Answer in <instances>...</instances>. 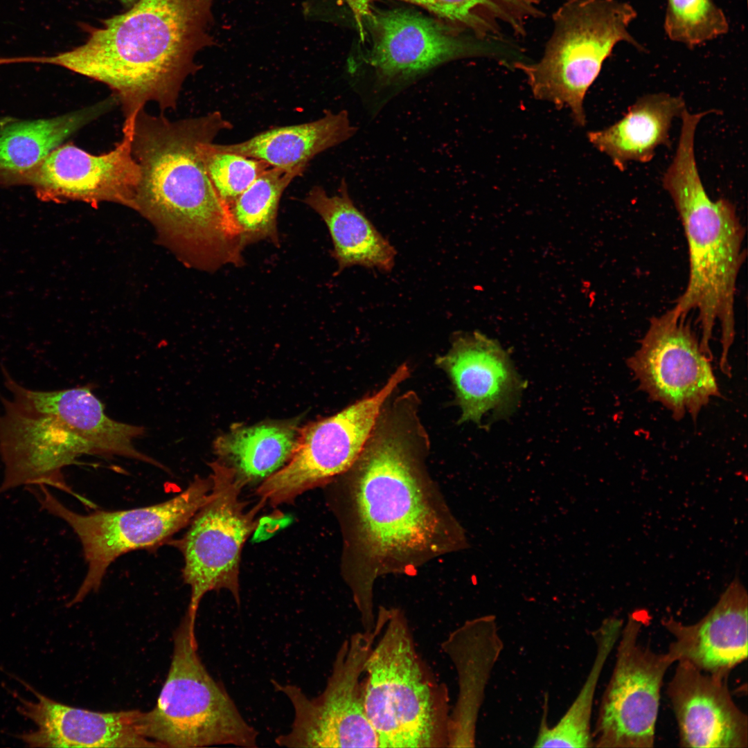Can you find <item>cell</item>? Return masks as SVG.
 <instances>
[{
    "instance_id": "obj_12",
    "label": "cell",
    "mask_w": 748,
    "mask_h": 748,
    "mask_svg": "<svg viewBox=\"0 0 748 748\" xmlns=\"http://www.w3.org/2000/svg\"><path fill=\"white\" fill-rule=\"evenodd\" d=\"M359 35L362 42L369 39L362 63L371 71L368 94L376 107L432 69L484 51L451 26L401 9L380 10L372 6Z\"/></svg>"
},
{
    "instance_id": "obj_20",
    "label": "cell",
    "mask_w": 748,
    "mask_h": 748,
    "mask_svg": "<svg viewBox=\"0 0 748 748\" xmlns=\"http://www.w3.org/2000/svg\"><path fill=\"white\" fill-rule=\"evenodd\" d=\"M37 697H19L17 709L35 725L18 736L30 747H159L139 729V710L96 712L54 701L22 682Z\"/></svg>"
},
{
    "instance_id": "obj_26",
    "label": "cell",
    "mask_w": 748,
    "mask_h": 748,
    "mask_svg": "<svg viewBox=\"0 0 748 748\" xmlns=\"http://www.w3.org/2000/svg\"><path fill=\"white\" fill-rule=\"evenodd\" d=\"M359 33L362 20L377 0H344ZM420 6L449 23L459 34L491 44L526 33L531 20L542 15L543 0H402Z\"/></svg>"
},
{
    "instance_id": "obj_14",
    "label": "cell",
    "mask_w": 748,
    "mask_h": 748,
    "mask_svg": "<svg viewBox=\"0 0 748 748\" xmlns=\"http://www.w3.org/2000/svg\"><path fill=\"white\" fill-rule=\"evenodd\" d=\"M648 617L634 612L623 623L614 669L603 692L593 747L650 748L654 746L661 689L674 663L639 642Z\"/></svg>"
},
{
    "instance_id": "obj_32",
    "label": "cell",
    "mask_w": 748,
    "mask_h": 748,
    "mask_svg": "<svg viewBox=\"0 0 748 748\" xmlns=\"http://www.w3.org/2000/svg\"><path fill=\"white\" fill-rule=\"evenodd\" d=\"M213 143L201 145V157L217 193L230 206L270 166L259 159L217 150Z\"/></svg>"
},
{
    "instance_id": "obj_18",
    "label": "cell",
    "mask_w": 748,
    "mask_h": 748,
    "mask_svg": "<svg viewBox=\"0 0 748 748\" xmlns=\"http://www.w3.org/2000/svg\"><path fill=\"white\" fill-rule=\"evenodd\" d=\"M667 693L682 747L747 748V715L736 705L729 675L677 662Z\"/></svg>"
},
{
    "instance_id": "obj_11",
    "label": "cell",
    "mask_w": 748,
    "mask_h": 748,
    "mask_svg": "<svg viewBox=\"0 0 748 748\" xmlns=\"http://www.w3.org/2000/svg\"><path fill=\"white\" fill-rule=\"evenodd\" d=\"M353 634L339 648L323 691L309 697L294 684L272 681L289 699L294 719L289 732L275 738L284 747H380L364 710L360 678L380 631Z\"/></svg>"
},
{
    "instance_id": "obj_21",
    "label": "cell",
    "mask_w": 748,
    "mask_h": 748,
    "mask_svg": "<svg viewBox=\"0 0 748 748\" xmlns=\"http://www.w3.org/2000/svg\"><path fill=\"white\" fill-rule=\"evenodd\" d=\"M442 650L453 664L458 693L447 724L450 747H474L480 710L493 669L504 650L495 616L465 621L449 633Z\"/></svg>"
},
{
    "instance_id": "obj_10",
    "label": "cell",
    "mask_w": 748,
    "mask_h": 748,
    "mask_svg": "<svg viewBox=\"0 0 748 748\" xmlns=\"http://www.w3.org/2000/svg\"><path fill=\"white\" fill-rule=\"evenodd\" d=\"M409 374L404 364L374 394L300 428L291 458L258 485L256 495L274 507L292 504L347 472L370 438L387 399Z\"/></svg>"
},
{
    "instance_id": "obj_25",
    "label": "cell",
    "mask_w": 748,
    "mask_h": 748,
    "mask_svg": "<svg viewBox=\"0 0 748 748\" xmlns=\"http://www.w3.org/2000/svg\"><path fill=\"white\" fill-rule=\"evenodd\" d=\"M684 109L681 96L647 94L630 106L621 119L604 129L589 132L587 137L616 168L623 171L630 161H650L659 146L670 144L672 122Z\"/></svg>"
},
{
    "instance_id": "obj_16",
    "label": "cell",
    "mask_w": 748,
    "mask_h": 748,
    "mask_svg": "<svg viewBox=\"0 0 748 748\" xmlns=\"http://www.w3.org/2000/svg\"><path fill=\"white\" fill-rule=\"evenodd\" d=\"M135 114L125 117L123 138L109 152L96 155L72 144L60 145L24 177L55 197L93 205L111 202L133 208L141 179L132 153Z\"/></svg>"
},
{
    "instance_id": "obj_30",
    "label": "cell",
    "mask_w": 748,
    "mask_h": 748,
    "mask_svg": "<svg viewBox=\"0 0 748 748\" xmlns=\"http://www.w3.org/2000/svg\"><path fill=\"white\" fill-rule=\"evenodd\" d=\"M298 176L269 168L230 205L242 246L261 240L279 244L277 215L281 196Z\"/></svg>"
},
{
    "instance_id": "obj_23",
    "label": "cell",
    "mask_w": 748,
    "mask_h": 748,
    "mask_svg": "<svg viewBox=\"0 0 748 748\" xmlns=\"http://www.w3.org/2000/svg\"><path fill=\"white\" fill-rule=\"evenodd\" d=\"M357 127L346 110L324 112L319 118L301 124L276 127L245 141L213 143L215 148L259 159L271 168L301 176L319 154L352 138Z\"/></svg>"
},
{
    "instance_id": "obj_6",
    "label": "cell",
    "mask_w": 748,
    "mask_h": 748,
    "mask_svg": "<svg viewBox=\"0 0 748 748\" xmlns=\"http://www.w3.org/2000/svg\"><path fill=\"white\" fill-rule=\"evenodd\" d=\"M139 728L159 747L258 746V731L203 664L195 623L187 614L175 632L170 669L157 704L141 711Z\"/></svg>"
},
{
    "instance_id": "obj_1",
    "label": "cell",
    "mask_w": 748,
    "mask_h": 748,
    "mask_svg": "<svg viewBox=\"0 0 748 748\" xmlns=\"http://www.w3.org/2000/svg\"><path fill=\"white\" fill-rule=\"evenodd\" d=\"M398 399L382 411L342 488H334L344 536L343 567L355 559L364 568L371 600L378 575L411 570L467 544L423 470L428 442L416 403Z\"/></svg>"
},
{
    "instance_id": "obj_8",
    "label": "cell",
    "mask_w": 748,
    "mask_h": 748,
    "mask_svg": "<svg viewBox=\"0 0 748 748\" xmlns=\"http://www.w3.org/2000/svg\"><path fill=\"white\" fill-rule=\"evenodd\" d=\"M211 486L210 476H197L185 490L168 501L125 510L82 515L66 507L46 485L28 486L41 509L65 521L81 542L87 571L69 605L98 590L108 567L118 557L166 543L188 526L208 499Z\"/></svg>"
},
{
    "instance_id": "obj_15",
    "label": "cell",
    "mask_w": 748,
    "mask_h": 748,
    "mask_svg": "<svg viewBox=\"0 0 748 748\" xmlns=\"http://www.w3.org/2000/svg\"><path fill=\"white\" fill-rule=\"evenodd\" d=\"M0 456L4 477L0 495L21 485L44 484L73 493L64 467L91 454L88 444L55 416L1 398Z\"/></svg>"
},
{
    "instance_id": "obj_19",
    "label": "cell",
    "mask_w": 748,
    "mask_h": 748,
    "mask_svg": "<svg viewBox=\"0 0 748 748\" xmlns=\"http://www.w3.org/2000/svg\"><path fill=\"white\" fill-rule=\"evenodd\" d=\"M673 636L666 652L673 663L686 662L709 673L729 675L747 658L748 596L736 577L715 605L698 621H662Z\"/></svg>"
},
{
    "instance_id": "obj_24",
    "label": "cell",
    "mask_w": 748,
    "mask_h": 748,
    "mask_svg": "<svg viewBox=\"0 0 748 748\" xmlns=\"http://www.w3.org/2000/svg\"><path fill=\"white\" fill-rule=\"evenodd\" d=\"M323 220L332 238V256L339 274L353 266L389 272L396 250L354 204L343 178L337 193L328 195L321 186H313L303 199Z\"/></svg>"
},
{
    "instance_id": "obj_29",
    "label": "cell",
    "mask_w": 748,
    "mask_h": 748,
    "mask_svg": "<svg viewBox=\"0 0 748 748\" xmlns=\"http://www.w3.org/2000/svg\"><path fill=\"white\" fill-rule=\"evenodd\" d=\"M623 621L616 616L605 618L594 632L596 654L582 687L572 703L553 726L544 711L533 747H593L591 715L596 690L607 660L617 643Z\"/></svg>"
},
{
    "instance_id": "obj_27",
    "label": "cell",
    "mask_w": 748,
    "mask_h": 748,
    "mask_svg": "<svg viewBox=\"0 0 748 748\" xmlns=\"http://www.w3.org/2000/svg\"><path fill=\"white\" fill-rule=\"evenodd\" d=\"M118 104L112 94L60 116L17 121L0 126V177L27 174L67 138Z\"/></svg>"
},
{
    "instance_id": "obj_13",
    "label": "cell",
    "mask_w": 748,
    "mask_h": 748,
    "mask_svg": "<svg viewBox=\"0 0 748 748\" xmlns=\"http://www.w3.org/2000/svg\"><path fill=\"white\" fill-rule=\"evenodd\" d=\"M710 359L688 314L673 306L652 317L627 365L638 387L662 404L676 420L695 421L711 399L720 395Z\"/></svg>"
},
{
    "instance_id": "obj_33",
    "label": "cell",
    "mask_w": 748,
    "mask_h": 748,
    "mask_svg": "<svg viewBox=\"0 0 748 748\" xmlns=\"http://www.w3.org/2000/svg\"><path fill=\"white\" fill-rule=\"evenodd\" d=\"M122 3L127 5H133L136 0H120Z\"/></svg>"
},
{
    "instance_id": "obj_4",
    "label": "cell",
    "mask_w": 748,
    "mask_h": 748,
    "mask_svg": "<svg viewBox=\"0 0 748 748\" xmlns=\"http://www.w3.org/2000/svg\"><path fill=\"white\" fill-rule=\"evenodd\" d=\"M695 123H682L675 155L663 186L670 196L686 235L689 260L686 287L675 306L696 314L700 346L712 360L713 330H720V367L729 368V354L736 335L737 280L745 260V231L735 205L712 199L706 193L695 157Z\"/></svg>"
},
{
    "instance_id": "obj_17",
    "label": "cell",
    "mask_w": 748,
    "mask_h": 748,
    "mask_svg": "<svg viewBox=\"0 0 748 748\" xmlns=\"http://www.w3.org/2000/svg\"><path fill=\"white\" fill-rule=\"evenodd\" d=\"M436 364L452 382L461 410L460 423L480 424L486 416L501 419L511 415L525 387L500 344L477 330L455 335L449 350Z\"/></svg>"
},
{
    "instance_id": "obj_2",
    "label": "cell",
    "mask_w": 748,
    "mask_h": 748,
    "mask_svg": "<svg viewBox=\"0 0 748 748\" xmlns=\"http://www.w3.org/2000/svg\"><path fill=\"white\" fill-rule=\"evenodd\" d=\"M232 127L218 111L170 121L142 108L134 118L132 153L141 179L133 208L184 261L206 271L243 264L239 230L200 154L202 144Z\"/></svg>"
},
{
    "instance_id": "obj_31",
    "label": "cell",
    "mask_w": 748,
    "mask_h": 748,
    "mask_svg": "<svg viewBox=\"0 0 748 748\" xmlns=\"http://www.w3.org/2000/svg\"><path fill=\"white\" fill-rule=\"evenodd\" d=\"M664 28L671 41L693 48L727 34L729 24L713 0H667Z\"/></svg>"
},
{
    "instance_id": "obj_3",
    "label": "cell",
    "mask_w": 748,
    "mask_h": 748,
    "mask_svg": "<svg viewBox=\"0 0 748 748\" xmlns=\"http://www.w3.org/2000/svg\"><path fill=\"white\" fill-rule=\"evenodd\" d=\"M216 1L136 0L101 27L82 24L83 44L43 62L108 86L125 117L148 102L175 109L184 81L202 68L196 55L217 44L211 33Z\"/></svg>"
},
{
    "instance_id": "obj_9",
    "label": "cell",
    "mask_w": 748,
    "mask_h": 748,
    "mask_svg": "<svg viewBox=\"0 0 748 748\" xmlns=\"http://www.w3.org/2000/svg\"><path fill=\"white\" fill-rule=\"evenodd\" d=\"M212 486L206 501L179 540L170 541L181 553L184 581L190 587L187 611L195 623L203 597L226 590L240 604V563L247 538L260 526L256 515L266 501L260 499L250 510L240 498L244 486L234 471L220 461L209 464Z\"/></svg>"
},
{
    "instance_id": "obj_7",
    "label": "cell",
    "mask_w": 748,
    "mask_h": 748,
    "mask_svg": "<svg viewBox=\"0 0 748 748\" xmlns=\"http://www.w3.org/2000/svg\"><path fill=\"white\" fill-rule=\"evenodd\" d=\"M380 615L379 638L364 665L365 713L380 747H430L436 728L432 695L407 622L399 610Z\"/></svg>"
},
{
    "instance_id": "obj_5",
    "label": "cell",
    "mask_w": 748,
    "mask_h": 748,
    "mask_svg": "<svg viewBox=\"0 0 748 748\" xmlns=\"http://www.w3.org/2000/svg\"><path fill=\"white\" fill-rule=\"evenodd\" d=\"M630 3L619 0H567L553 13V28L542 58L513 66L526 78L533 96L567 108L584 126L585 95L605 60L619 42L641 45L629 26L636 17Z\"/></svg>"
},
{
    "instance_id": "obj_22",
    "label": "cell",
    "mask_w": 748,
    "mask_h": 748,
    "mask_svg": "<svg viewBox=\"0 0 748 748\" xmlns=\"http://www.w3.org/2000/svg\"><path fill=\"white\" fill-rule=\"evenodd\" d=\"M3 373L12 400L59 419L88 444L91 454L123 456L166 470L163 465L134 446V440L145 434V428L109 418L89 387L35 391L19 384L5 368Z\"/></svg>"
},
{
    "instance_id": "obj_28",
    "label": "cell",
    "mask_w": 748,
    "mask_h": 748,
    "mask_svg": "<svg viewBox=\"0 0 748 748\" xmlns=\"http://www.w3.org/2000/svg\"><path fill=\"white\" fill-rule=\"evenodd\" d=\"M299 429L288 422L238 426L217 437L214 449L244 486L260 484L290 460Z\"/></svg>"
}]
</instances>
